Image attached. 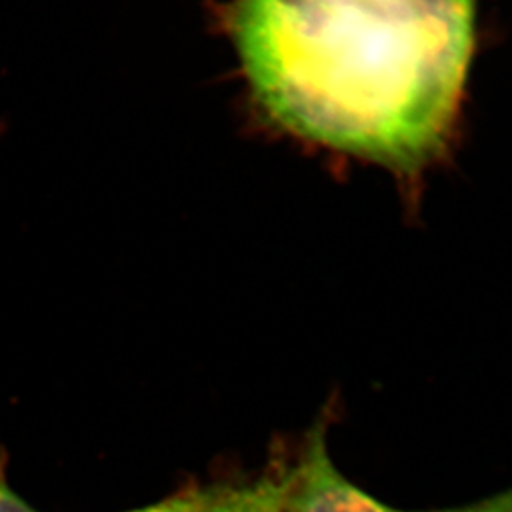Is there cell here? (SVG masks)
Segmentation results:
<instances>
[{"mask_svg": "<svg viewBox=\"0 0 512 512\" xmlns=\"http://www.w3.org/2000/svg\"><path fill=\"white\" fill-rule=\"evenodd\" d=\"M479 0H235L256 102L296 137L376 163L414 195L449 152Z\"/></svg>", "mask_w": 512, "mask_h": 512, "instance_id": "obj_1", "label": "cell"}, {"mask_svg": "<svg viewBox=\"0 0 512 512\" xmlns=\"http://www.w3.org/2000/svg\"><path fill=\"white\" fill-rule=\"evenodd\" d=\"M286 476L288 461L276 459L252 481L187 489L185 512H283Z\"/></svg>", "mask_w": 512, "mask_h": 512, "instance_id": "obj_3", "label": "cell"}, {"mask_svg": "<svg viewBox=\"0 0 512 512\" xmlns=\"http://www.w3.org/2000/svg\"><path fill=\"white\" fill-rule=\"evenodd\" d=\"M441 512H512V489L496 494L493 498L483 499L464 508L449 509Z\"/></svg>", "mask_w": 512, "mask_h": 512, "instance_id": "obj_5", "label": "cell"}, {"mask_svg": "<svg viewBox=\"0 0 512 512\" xmlns=\"http://www.w3.org/2000/svg\"><path fill=\"white\" fill-rule=\"evenodd\" d=\"M188 506V491L172 496V498L163 499L160 503L152 504L147 508L137 509L130 512H185Z\"/></svg>", "mask_w": 512, "mask_h": 512, "instance_id": "obj_6", "label": "cell"}, {"mask_svg": "<svg viewBox=\"0 0 512 512\" xmlns=\"http://www.w3.org/2000/svg\"><path fill=\"white\" fill-rule=\"evenodd\" d=\"M330 414L306 434L295 463H288L283 512H403L365 493L338 471L328 453Z\"/></svg>", "mask_w": 512, "mask_h": 512, "instance_id": "obj_2", "label": "cell"}, {"mask_svg": "<svg viewBox=\"0 0 512 512\" xmlns=\"http://www.w3.org/2000/svg\"><path fill=\"white\" fill-rule=\"evenodd\" d=\"M0 512H37L12 491L7 481V454L0 448Z\"/></svg>", "mask_w": 512, "mask_h": 512, "instance_id": "obj_4", "label": "cell"}]
</instances>
